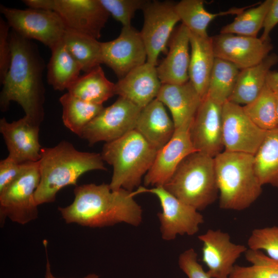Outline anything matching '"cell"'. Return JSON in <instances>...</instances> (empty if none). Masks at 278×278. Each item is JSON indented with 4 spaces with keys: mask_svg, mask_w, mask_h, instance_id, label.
Here are the masks:
<instances>
[{
    "mask_svg": "<svg viewBox=\"0 0 278 278\" xmlns=\"http://www.w3.org/2000/svg\"><path fill=\"white\" fill-rule=\"evenodd\" d=\"M9 42L11 61L1 83V110L6 111L10 102L15 101L22 107L25 116L40 125L44 115V60L30 40L13 30L9 33Z\"/></svg>",
    "mask_w": 278,
    "mask_h": 278,
    "instance_id": "cell-1",
    "label": "cell"
},
{
    "mask_svg": "<svg viewBox=\"0 0 278 278\" xmlns=\"http://www.w3.org/2000/svg\"><path fill=\"white\" fill-rule=\"evenodd\" d=\"M73 202L58 211L67 223L102 228L124 222L138 226L142 210L134 199V192L112 190L109 184L94 183L76 186Z\"/></svg>",
    "mask_w": 278,
    "mask_h": 278,
    "instance_id": "cell-2",
    "label": "cell"
},
{
    "mask_svg": "<svg viewBox=\"0 0 278 278\" xmlns=\"http://www.w3.org/2000/svg\"><path fill=\"white\" fill-rule=\"evenodd\" d=\"M40 154V181L35 193L38 206L54 202L64 187L77 186L78 179L85 172L107 170L101 154L80 151L65 141L53 147H42Z\"/></svg>",
    "mask_w": 278,
    "mask_h": 278,
    "instance_id": "cell-3",
    "label": "cell"
},
{
    "mask_svg": "<svg viewBox=\"0 0 278 278\" xmlns=\"http://www.w3.org/2000/svg\"><path fill=\"white\" fill-rule=\"evenodd\" d=\"M214 159L220 207L242 211L250 207L263 186L255 172L254 155L224 150Z\"/></svg>",
    "mask_w": 278,
    "mask_h": 278,
    "instance_id": "cell-4",
    "label": "cell"
},
{
    "mask_svg": "<svg viewBox=\"0 0 278 278\" xmlns=\"http://www.w3.org/2000/svg\"><path fill=\"white\" fill-rule=\"evenodd\" d=\"M157 152L135 129L106 143L101 155L103 161L113 167L111 189L133 192L152 166Z\"/></svg>",
    "mask_w": 278,
    "mask_h": 278,
    "instance_id": "cell-5",
    "label": "cell"
},
{
    "mask_svg": "<svg viewBox=\"0 0 278 278\" xmlns=\"http://www.w3.org/2000/svg\"><path fill=\"white\" fill-rule=\"evenodd\" d=\"M163 186L197 211L205 209L216 201L219 193L214 158L197 151L189 154Z\"/></svg>",
    "mask_w": 278,
    "mask_h": 278,
    "instance_id": "cell-6",
    "label": "cell"
},
{
    "mask_svg": "<svg viewBox=\"0 0 278 278\" xmlns=\"http://www.w3.org/2000/svg\"><path fill=\"white\" fill-rule=\"evenodd\" d=\"M29 8L49 10L61 18L65 28L96 39L110 14L99 0H24Z\"/></svg>",
    "mask_w": 278,
    "mask_h": 278,
    "instance_id": "cell-7",
    "label": "cell"
},
{
    "mask_svg": "<svg viewBox=\"0 0 278 278\" xmlns=\"http://www.w3.org/2000/svg\"><path fill=\"white\" fill-rule=\"evenodd\" d=\"M40 181L39 161L28 162L22 174L0 192L1 223L8 218L25 224L38 217L35 193Z\"/></svg>",
    "mask_w": 278,
    "mask_h": 278,
    "instance_id": "cell-8",
    "label": "cell"
},
{
    "mask_svg": "<svg viewBox=\"0 0 278 278\" xmlns=\"http://www.w3.org/2000/svg\"><path fill=\"white\" fill-rule=\"evenodd\" d=\"M0 11L13 30L26 39L41 42L50 50L62 40L66 30L60 16L51 10L1 5Z\"/></svg>",
    "mask_w": 278,
    "mask_h": 278,
    "instance_id": "cell-9",
    "label": "cell"
},
{
    "mask_svg": "<svg viewBox=\"0 0 278 278\" xmlns=\"http://www.w3.org/2000/svg\"><path fill=\"white\" fill-rule=\"evenodd\" d=\"M141 110L119 97L85 127L80 137L86 140L91 146L101 141H115L135 129Z\"/></svg>",
    "mask_w": 278,
    "mask_h": 278,
    "instance_id": "cell-10",
    "label": "cell"
},
{
    "mask_svg": "<svg viewBox=\"0 0 278 278\" xmlns=\"http://www.w3.org/2000/svg\"><path fill=\"white\" fill-rule=\"evenodd\" d=\"M145 192L155 195L160 202L162 212L158 216L164 240H173L178 235L192 236L199 231L204 219L198 211L178 199L162 186L150 189L138 187L134 192L135 195Z\"/></svg>",
    "mask_w": 278,
    "mask_h": 278,
    "instance_id": "cell-11",
    "label": "cell"
},
{
    "mask_svg": "<svg viewBox=\"0 0 278 278\" xmlns=\"http://www.w3.org/2000/svg\"><path fill=\"white\" fill-rule=\"evenodd\" d=\"M142 10L144 21L140 33L147 51V62L156 66L160 54L166 52L174 27L180 20L175 4L171 2L147 1Z\"/></svg>",
    "mask_w": 278,
    "mask_h": 278,
    "instance_id": "cell-12",
    "label": "cell"
},
{
    "mask_svg": "<svg viewBox=\"0 0 278 278\" xmlns=\"http://www.w3.org/2000/svg\"><path fill=\"white\" fill-rule=\"evenodd\" d=\"M267 131L256 126L242 106L226 101L222 108V133L224 150L254 155Z\"/></svg>",
    "mask_w": 278,
    "mask_h": 278,
    "instance_id": "cell-13",
    "label": "cell"
},
{
    "mask_svg": "<svg viewBox=\"0 0 278 278\" xmlns=\"http://www.w3.org/2000/svg\"><path fill=\"white\" fill-rule=\"evenodd\" d=\"M103 64L110 67L119 79L147 62V51L140 32L132 26L123 27L119 36L101 42Z\"/></svg>",
    "mask_w": 278,
    "mask_h": 278,
    "instance_id": "cell-14",
    "label": "cell"
},
{
    "mask_svg": "<svg viewBox=\"0 0 278 278\" xmlns=\"http://www.w3.org/2000/svg\"><path fill=\"white\" fill-rule=\"evenodd\" d=\"M221 105L206 95L202 100L189 127L191 141L196 151L212 158L224 148Z\"/></svg>",
    "mask_w": 278,
    "mask_h": 278,
    "instance_id": "cell-15",
    "label": "cell"
},
{
    "mask_svg": "<svg viewBox=\"0 0 278 278\" xmlns=\"http://www.w3.org/2000/svg\"><path fill=\"white\" fill-rule=\"evenodd\" d=\"M216 58L231 62L240 70L261 62L273 48L269 41L231 33L211 37Z\"/></svg>",
    "mask_w": 278,
    "mask_h": 278,
    "instance_id": "cell-16",
    "label": "cell"
},
{
    "mask_svg": "<svg viewBox=\"0 0 278 278\" xmlns=\"http://www.w3.org/2000/svg\"><path fill=\"white\" fill-rule=\"evenodd\" d=\"M192 121L176 129L170 141L158 151L152 166L144 176L145 186H164L182 161L189 154L196 151L189 134Z\"/></svg>",
    "mask_w": 278,
    "mask_h": 278,
    "instance_id": "cell-17",
    "label": "cell"
},
{
    "mask_svg": "<svg viewBox=\"0 0 278 278\" xmlns=\"http://www.w3.org/2000/svg\"><path fill=\"white\" fill-rule=\"evenodd\" d=\"M198 239L203 244L202 260L211 278H229L236 260L248 250L232 242L229 234L220 230L209 229Z\"/></svg>",
    "mask_w": 278,
    "mask_h": 278,
    "instance_id": "cell-18",
    "label": "cell"
},
{
    "mask_svg": "<svg viewBox=\"0 0 278 278\" xmlns=\"http://www.w3.org/2000/svg\"><path fill=\"white\" fill-rule=\"evenodd\" d=\"M39 124L26 116L9 123L0 119V132L9 151L8 157L22 164L38 162L42 148L39 142Z\"/></svg>",
    "mask_w": 278,
    "mask_h": 278,
    "instance_id": "cell-19",
    "label": "cell"
},
{
    "mask_svg": "<svg viewBox=\"0 0 278 278\" xmlns=\"http://www.w3.org/2000/svg\"><path fill=\"white\" fill-rule=\"evenodd\" d=\"M162 85L156 66L146 62L119 79L114 93L142 109L157 98Z\"/></svg>",
    "mask_w": 278,
    "mask_h": 278,
    "instance_id": "cell-20",
    "label": "cell"
},
{
    "mask_svg": "<svg viewBox=\"0 0 278 278\" xmlns=\"http://www.w3.org/2000/svg\"><path fill=\"white\" fill-rule=\"evenodd\" d=\"M168 45L166 57L157 67L158 77L162 84L186 83L189 80L190 41L189 31L183 24L173 32Z\"/></svg>",
    "mask_w": 278,
    "mask_h": 278,
    "instance_id": "cell-21",
    "label": "cell"
},
{
    "mask_svg": "<svg viewBox=\"0 0 278 278\" xmlns=\"http://www.w3.org/2000/svg\"><path fill=\"white\" fill-rule=\"evenodd\" d=\"M135 130L158 151L172 138L176 128L164 105L155 98L141 110Z\"/></svg>",
    "mask_w": 278,
    "mask_h": 278,
    "instance_id": "cell-22",
    "label": "cell"
},
{
    "mask_svg": "<svg viewBox=\"0 0 278 278\" xmlns=\"http://www.w3.org/2000/svg\"><path fill=\"white\" fill-rule=\"evenodd\" d=\"M156 98L168 108L176 129L193 120L202 100L189 80L162 84Z\"/></svg>",
    "mask_w": 278,
    "mask_h": 278,
    "instance_id": "cell-23",
    "label": "cell"
},
{
    "mask_svg": "<svg viewBox=\"0 0 278 278\" xmlns=\"http://www.w3.org/2000/svg\"><path fill=\"white\" fill-rule=\"evenodd\" d=\"M191 53L189 81L203 99L207 94L210 78L215 60L212 37L189 31Z\"/></svg>",
    "mask_w": 278,
    "mask_h": 278,
    "instance_id": "cell-24",
    "label": "cell"
},
{
    "mask_svg": "<svg viewBox=\"0 0 278 278\" xmlns=\"http://www.w3.org/2000/svg\"><path fill=\"white\" fill-rule=\"evenodd\" d=\"M278 62V55L269 54L259 63L240 71L229 101L246 105L255 100L266 84L270 68Z\"/></svg>",
    "mask_w": 278,
    "mask_h": 278,
    "instance_id": "cell-25",
    "label": "cell"
},
{
    "mask_svg": "<svg viewBox=\"0 0 278 278\" xmlns=\"http://www.w3.org/2000/svg\"><path fill=\"white\" fill-rule=\"evenodd\" d=\"M51 51L47 65V81L55 90H67L79 77L81 67L62 40Z\"/></svg>",
    "mask_w": 278,
    "mask_h": 278,
    "instance_id": "cell-26",
    "label": "cell"
},
{
    "mask_svg": "<svg viewBox=\"0 0 278 278\" xmlns=\"http://www.w3.org/2000/svg\"><path fill=\"white\" fill-rule=\"evenodd\" d=\"M115 83L106 77L100 66L79 76L67 90L73 96L85 101L102 105L115 95Z\"/></svg>",
    "mask_w": 278,
    "mask_h": 278,
    "instance_id": "cell-27",
    "label": "cell"
},
{
    "mask_svg": "<svg viewBox=\"0 0 278 278\" xmlns=\"http://www.w3.org/2000/svg\"><path fill=\"white\" fill-rule=\"evenodd\" d=\"M233 8L225 11L211 13L204 8L202 0H182L175 4V10L180 20L189 31L198 35L208 36L207 28L215 18L228 14H238L248 8Z\"/></svg>",
    "mask_w": 278,
    "mask_h": 278,
    "instance_id": "cell-28",
    "label": "cell"
},
{
    "mask_svg": "<svg viewBox=\"0 0 278 278\" xmlns=\"http://www.w3.org/2000/svg\"><path fill=\"white\" fill-rule=\"evenodd\" d=\"M62 41L85 73L103 64L101 42L97 39L66 29Z\"/></svg>",
    "mask_w": 278,
    "mask_h": 278,
    "instance_id": "cell-29",
    "label": "cell"
},
{
    "mask_svg": "<svg viewBox=\"0 0 278 278\" xmlns=\"http://www.w3.org/2000/svg\"><path fill=\"white\" fill-rule=\"evenodd\" d=\"M254 157L255 172L262 186L268 184L278 189V127L267 131Z\"/></svg>",
    "mask_w": 278,
    "mask_h": 278,
    "instance_id": "cell-30",
    "label": "cell"
},
{
    "mask_svg": "<svg viewBox=\"0 0 278 278\" xmlns=\"http://www.w3.org/2000/svg\"><path fill=\"white\" fill-rule=\"evenodd\" d=\"M65 126L80 137L85 127L104 108L102 105L91 103L67 92L59 98Z\"/></svg>",
    "mask_w": 278,
    "mask_h": 278,
    "instance_id": "cell-31",
    "label": "cell"
},
{
    "mask_svg": "<svg viewBox=\"0 0 278 278\" xmlns=\"http://www.w3.org/2000/svg\"><path fill=\"white\" fill-rule=\"evenodd\" d=\"M235 65L216 58L211 74L207 95L223 105L229 100L240 72Z\"/></svg>",
    "mask_w": 278,
    "mask_h": 278,
    "instance_id": "cell-32",
    "label": "cell"
},
{
    "mask_svg": "<svg viewBox=\"0 0 278 278\" xmlns=\"http://www.w3.org/2000/svg\"><path fill=\"white\" fill-rule=\"evenodd\" d=\"M242 108L251 120L262 129L269 131L278 127L275 93L266 84L255 100Z\"/></svg>",
    "mask_w": 278,
    "mask_h": 278,
    "instance_id": "cell-33",
    "label": "cell"
},
{
    "mask_svg": "<svg viewBox=\"0 0 278 278\" xmlns=\"http://www.w3.org/2000/svg\"><path fill=\"white\" fill-rule=\"evenodd\" d=\"M271 2L272 0H266L255 7L243 11L232 22L222 27L220 33L257 37Z\"/></svg>",
    "mask_w": 278,
    "mask_h": 278,
    "instance_id": "cell-34",
    "label": "cell"
},
{
    "mask_svg": "<svg viewBox=\"0 0 278 278\" xmlns=\"http://www.w3.org/2000/svg\"><path fill=\"white\" fill-rule=\"evenodd\" d=\"M250 266L235 265L229 278H278V260L262 251L248 249L245 253Z\"/></svg>",
    "mask_w": 278,
    "mask_h": 278,
    "instance_id": "cell-35",
    "label": "cell"
},
{
    "mask_svg": "<svg viewBox=\"0 0 278 278\" xmlns=\"http://www.w3.org/2000/svg\"><path fill=\"white\" fill-rule=\"evenodd\" d=\"M248 246L251 250L265 251L268 256L278 260V227L254 229Z\"/></svg>",
    "mask_w": 278,
    "mask_h": 278,
    "instance_id": "cell-36",
    "label": "cell"
},
{
    "mask_svg": "<svg viewBox=\"0 0 278 278\" xmlns=\"http://www.w3.org/2000/svg\"><path fill=\"white\" fill-rule=\"evenodd\" d=\"M105 9L123 27L131 26V20L135 12L142 9L147 1L144 0H99Z\"/></svg>",
    "mask_w": 278,
    "mask_h": 278,
    "instance_id": "cell-37",
    "label": "cell"
},
{
    "mask_svg": "<svg viewBox=\"0 0 278 278\" xmlns=\"http://www.w3.org/2000/svg\"><path fill=\"white\" fill-rule=\"evenodd\" d=\"M9 25L0 19V81L4 80L11 61V49L9 42Z\"/></svg>",
    "mask_w": 278,
    "mask_h": 278,
    "instance_id": "cell-38",
    "label": "cell"
},
{
    "mask_svg": "<svg viewBox=\"0 0 278 278\" xmlns=\"http://www.w3.org/2000/svg\"><path fill=\"white\" fill-rule=\"evenodd\" d=\"M197 257V253L193 248L184 251L179 257L180 269L188 278H211L199 263Z\"/></svg>",
    "mask_w": 278,
    "mask_h": 278,
    "instance_id": "cell-39",
    "label": "cell"
},
{
    "mask_svg": "<svg viewBox=\"0 0 278 278\" xmlns=\"http://www.w3.org/2000/svg\"><path fill=\"white\" fill-rule=\"evenodd\" d=\"M27 163L20 164L7 157L0 161V192L16 179L23 172Z\"/></svg>",
    "mask_w": 278,
    "mask_h": 278,
    "instance_id": "cell-40",
    "label": "cell"
},
{
    "mask_svg": "<svg viewBox=\"0 0 278 278\" xmlns=\"http://www.w3.org/2000/svg\"><path fill=\"white\" fill-rule=\"evenodd\" d=\"M278 24V0H272L271 4L266 14L263 28L262 35L260 38L263 41L270 40L269 34L275 26Z\"/></svg>",
    "mask_w": 278,
    "mask_h": 278,
    "instance_id": "cell-41",
    "label": "cell"
},
{
    "mask_svg": "<svg viewBox=\"0 0 278 278\" xmlns=\"http://www.w3.org/2000/svg\"><path fill=\"white\" fill-rule=\"evenodd\" d=\"M266 85L274 93H278V72L269 71L267 77Z\"/></svg>",
    "mask_w": 278,
    "mask_h": 278,
    "instance_id": "cell-42",
    "label": "cell"
},
{
    "mask_svg": "<svg viewBox=\"0 0 278 278\" xmlns=\"http://www.w3.org/2000/svg\"><path fill=\"white\" fill-rule=\"evenodd\" d=\"M45 278H61L55 276L52 273L49 262L47 257L46 259ZM83 278H99V276L95 274L92 273L86 275Z\"/></svg>",
    "mask_w": 278,
    "mask_h": 278,
    "instance_id": "cell-43",
    "label": "cell"
},
{
    "mask_svg": "<svg viewBox=\"0 0 278 278\" xmlns=\"http://www.w3.org/2000/svg\"><path fill=\"white\" fill-rule=\"evenodd\" d=\"M275 106H276V115L277 123V125H278V93H275Z\"/></svg>",
    "mask_w": 278,
    "mask_h": 278,
    "instance_id": "cell-44",
    "label": "cell"
}]
</instances>
